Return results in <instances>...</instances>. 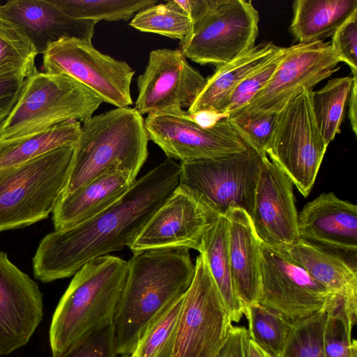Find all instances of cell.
<instances>
[{"mask_svg":"<svg viewBox=\"0 0 357 357\" xmlns=\"http://www.w3.org/2000/svg\"><path fill=\"white\" fill-rule=\"evenodd\" d=\"M195 267L183 297L172 357H215L232 326L203 254L197 257Z\"/></svg>","mask_w":357,"mask_h":357,"instance_id":"obj_10","label":"cell"},{"mask_svg":"<svg viewBox=\"0 0 357 357\" xmlns=\"http://www.w3.org/2000/svg\"><path fill=\"white\" fill-rule=\"evenodd\" d=\"M128 270V261L107 255L90 260L74 274L50 327L53 356L89 333L112 324Z\"/></svg>","mask_w":357,"mask_h":357,"instance_id":"obj_3","label":"cell"},{"mask_svg":"<svg viewBox=\"0 0 357 357\" xmlns=\"http://www.w3.org/2000/svg\"><path fill=\"white\" fill-rule=\"evenodd\" d=\"M136 179L128 172L112 169L63 194L52 212L55 230L82 222L105 210L126 193Z\"/></svg>","mask_w":357,"mask_h":357,"instance_id":"obj_22","label":"cell"},{"mask_svg":"<svg viewBox=\"0 0 357 357\" xmlns=\"http://www.w3.org/2000/svg\"><path fill=\"white\" fill-rule=\"evenodd\" d=\"M206 82L178 50L157 49L137 79L134 109L142 116L188 109Z\"/></svg>","mask_w":357,"mask_h":357,"instance_id":"obj_16","label":"cell"},{"mask_svg":"<svg viewBox=\"0 0 357 357\" xmlns=\"http://www.w3.org/2000/svg\"><path fill=\"white\" fill-rule=\"evenodd\" d=\"M311 91L291 98L279 112L266 152L304 197L309 195L314 185L328 146L316 124Z\"/></svg>","mask_w":357,"mask_h":357,"instance_id":"obj_9","label":"cell"},{"mask_svg":"<svg viewBox=\"0 0 357 357\" xmlns=\"http://www.w3.org/2000/svg\"><path fill=\"white\" fill-rule=\"evenodd\" d=\"M354 77L333 78L311 91L310 101L317 128L327 146L340 132Z\"/></svg>","mask_w":357,"mask_h":357,"instance_id":"obj_28","label":"cell"},{"mask_svg":"<svg viewBox=\"0 0 357 357\" xmlns=\"http://www.w3.org/2000/svg\"><path fill=\"white\" fill-rule=\"evenodd\" d=\"M340 62L331 42L298 43L287 47L268 82L238 111L252 116L280 112L291 98L304 91L312 90L318 83L338 70Z\"/></svg>","mask_w":357,"mask_h":357,"instance_id":"obj_14","label":"cell"},{"mask_svg":"<svg viewBox=\"0 0 357 357\" xmlns=\"http://www.w3.org/2000/svg\"><path fill=\"white\" fill-rule=\"evenodd\" d=\"M331 47L342 62L357 72V11L354 13L332 36Z\"/></svg>","mask_w":357,"mask_h":357,"instance_id":"obj_39","label":"cell"},{"mask_svg":"<svg viewBox=\"0 0 357 357\" xmlns=\"http://www.w3.org/2000/svg\"><path fill=\"white\" fill-rule=\"evenodd\" d=\"M220 215L178 184L128 247L133 254L162 248L201 251L204 235Z\"/></svg>","mask_w":357,"mask_h":357,"instance_id":"obj_15","label":"cell"},{"mask_svg":"<svg viewBox=\"0 0 357 357\" xmlns=\"http://www.w3.org/2000/svg\"><path fill=\"white\" fill-rule=\"evenodd\" d=\"M73 18L93 20H128L134 13L155 5L156 0H52Z\"/></svg>","mask_w":357,"mask_h":357,"instance_id":"obj_32","label":"cell"},{"mask_svg":"<svg viewBox=\"0 0 357 357\" xmlns=\"http://www.w3.org/2000/svg\"><path fill=\"white\" fill-rule=\"evenodd\" d=\"M75 146L0 170V231L46 219L63 195Z\"/></svg>","mask_w":357,"mask_h":357,"instance_id":"obj_6","label":"cell"},{"mask_svg":"<svg viewBox=\"0 0 357 357\" xmlns=\"http://www.w3.org/2000/svg\"><path fill=\"white\" fill-rule=\"evenodd\" d=\"M184 295L166 309L148 328L132 357H172Z\"/></svg>","mask_w":357,"mask_h":357,"instance_id":"obj_33","label":"cell"},{"mask_svg":"<svg viewBox=\"0 0 357 357\" xmlns=\"http://www.w3.org/2000/svg\"><path fill=\"white\" fill-rule=\"evenodd\" d=\"M280 47L272 42L260 43L233 61L218 66L206 78L203 89L188 109V114L192 116L209 114L222 118L225 105L232 91Z\"/></svg>","mask_w":357,"mask_h":357,"instance_id":"obj_24","label":"cell"},{"mask_svg":"<svg viewBox=\"0 0 357 357\" xmlns=\"http://www.w3.org/2000/svg\"><path fill=\"white\" fill-rule=\"evenodd\" d=\"M290 32L298 43L324 41L357 11V0H296Z\"/></svg>","mask_w":357,"mask_h":357,"instance_id":"obj_25","label":"cell"},{"mask_svg":"<svg viewBox=\"0 0 357 357\" xmlns=\"http://www.w3.org/2000/svg\"><path fill=\"white\" fill-rule=\"evenodd\" d=\"M248 339V329L232 325L225 343L215 357H246Z\"/></svg>","mask_w":357,"mask_h":357,"instance_id":"obj_41","label":"cell"},{"mask_svg":"<svg viewBox=\"0 0 357 357\" xmlns=\"http://www.w3.org/2000/svg\"><path fill=\"white\" fill-rule=\"evenodd\" d=\"M258 25L259 13L250 1L214 0L193 22L192 33L179 50L197 63L218 67L256 45Z\"/></svg>","mask_w":357,"mask_h":357,"instance_id":"obj_7","label":"cell"},{"mask_svg":"<svg viewBox=\"0 0 357 357\" xmlns=\"http://www.w3.org/2000/svg\"><path fill=\"white\" fill-rule=\"evenodd\" d=\"M38 52L24 31L0 14V76L36 69Z\"/></svg>","mask_w":357,"mask_h":357,"instance_id":"obj_31","label":"cell"},{"mask_svg":"<svg viewBox=\"0 0 357 357\" xmlns=\"http://www.w3.org/2000/svg\"><path fill=\"white\" fill-rule=\"evenodd\" d=\"M144 126L149 139L174 160L219 158L250 147L227 116L204 126L178 109L149 114Z\"/></svg>","mask_w":357,"mask_h":357,"instance_id":"obj_12","label":"cell"},{"mask_svg":"<svg viewBox=\"0 0 357 357\" xmlns=\"http://www.w3.org/2000/svg\"><path fill=\"white\" fill-rule=\"evenodd\" d=\"M112 322L117 354L131 355L151 324L190 287L195 272L189 249L133 254Z\"/></svg>","mask_w":357,"mask_h":357,"instance_id":"obj_2","label":"cell"},{"mask_svg":"<svg viewBox=\"0 0 357 357\" xmlns=\"http://www.w3.org/2000/svg\"><path fill=\"white\" fill-rule=\"evenodd\" d=\"M286 50L287 47H281L236 87L225 105L223 116L244 107L266 86L284 57Z\"/></svg>","mask_w":357,"mask_h":357,"instance_id":"obj_37","label":"cell"},{"mask_svg":"<svg viewBox=\"0 0 357 357\" xmlns=\"http://www.w3.org/2000/svg\"><path fill=\"white\" fill-rule=\"evenodd\" d=\"M116 355L112 324L82 337L53 357H116Z\"/></svg>","mask_w":357,"mask_h":357,"instance_id":"obj_38","label":"cell"},{"mask_svg":"<svg viewBox=\"0 0 357 357\" xmlns=\"http://www.w3.org/2000/svg\"><path fill=\"white\" fill-rule=\"evenodd\" d=\"M354 77L352 87L349 98V118L350 120L351 128L356 135L357 134V121H356V112H357V98H356V84H357V72H351Z\"/></svg>","mask_w":357,"mask_h":357,"instance_id":"obj_42","label":"cell"},{"mask_svg":"<svg viewBox=\"0 0 357 357\" xmlns=\"http://www.w3.org/2000/svg\"><path fill=\"white\" fill-rule=\"evenodd\" d=\"M246 357H273L264 349L261 348L250 337L247 343Z\"/></svg>","mask_w":357,"mask_h":357,"instance_id":"obj_43","label":"cell"},{"mask_svg":"<svg viewBox=\"0 0 357 357\" xmlns=\"http://www.w3.org/2000/svg\"><path fill=\"white\" fill-rule=\"evenodd\" d=\"M81 122L70 120L10 142H0V170L25 162L61 147L75 146Z\"/></svg>","mask_w":357,"mask_h":357,"instance_id":"obj_27","label":"cell"},{"mask_svg":"<svg viewBox=\"0 0 357 357\" xmlns=\"http://www.w3.org/2000/svg\"><path fill=\"white\" fill-rule=\"evenodd\" d=\"M130 25L140 31L178 39L182 43L190 36L193 22L176 0H171L138 12Z\"/></svg>","mask_w":357,"mask_h":357,"instance_id":"obj_29","label":"cell"},{"mask_svg":"<svg viewBox=\"0 0 357 357\" xmlns=\"http://www.w3.org/2000/svg\"><path fill=\"white\" fill-rule=\"evenodd\" d=\"M228 220L229 256L236 293L245 306L258 303L260 291V241L248 213L230 208Z\"/></svg>","mask_w":357,"mask_h":357,"instance_id":"obj_23","label":"cell"},{"mask_svg":"<svg viewBox=\"0 0 357 357\" xmlns=\"http://www.w3.org/2000/svg\"><path fill=\"white\" fill-rule=\"evenodd\" d=\"M130 357H132V355H130Z\"/></svg>","mask_w":357,"mask_h":357,"instance_id":"obj_44","label":"cell"},{"mask_svg":"<svg viewBox=\"0 0 357 357\" xmlns=\"http://www.w3.org/2000/svg\"><path fill=\"white\" fill-rule=\"evenodd\" d=\"M264 158L249 147L222 158L181 162L178 185L199 195L220 215L238 208L251 217Z\"/></svg>","mask_w":357,"mask_h":357,"instance_id":"obj_8","label":"cell"},{"mask_svg":"<svg viewBox=\"0 0 357 357\" xmlns=\"http://www.w3.org/2000/svg\"><path fill=\"white\" fill-rule=\"evenodd\" d=\"M180 169L167 158L105 210L45 236L33 258L35 278L43 282L68 278L90 260L129 247L178 185Z\"/></svg>","mask_w":357,"mask_h":357,"instance_id":"obj_1","label":"cell"},{"mask_svg":"<svg viewBox=\"0 0 357 357\" xmlns=\"http://www.w3.org/2000/svg\"><path fill=\"white\" fill-rule=\"evenodd\" d=\"M199 253L204 255L231 322L238 323L245 313V305L238 296L232 279L229 256L228 220L218 217L203 238Z\"/></svg>","mask_w":357,"mask_h":357,"instance_id":"obj_26","label":"cell"},{"mask_svg":"<svg viewBox=\"0 0 357 357\" xmlns=\"http://www.w3.org/2000/svg\"><path fill=\"white\" fill-rule=\"evenodd\" d=\"M249 337L273 357H280L293 323L259 303L245 306Z\"/></svg>","mask_w":357,"mask_h":357,"instance_id":"obj_30","label":"cell"},{"mask_svg":"<svg viewBox=\"0 0 357 357\" xmlns=\"http://www.w3.org/2000/svg\"><path fill=\"white\" fill-rule=\"evenodd\" d=\"M82 123L63 194L112 169L136 178L149 154L142 116L130 107H116Z\"/></svg>","mask_w":357,"mask_h":357,"instance_id":"obj_4","label":"cell"},{"mask_svg":"<svg viewBox=\"0 0 357 357\" xmlns=\"http://www.w3.org/2000/svg\"><path fill=\"white\" fill-rule=\"evenodd\" d=\"M43 317L38 284L0 251V355L25 346Z\"/></svg>","mask_w":357,"mask_h":357,"instance_id":"obj_17","label":"cell"},{"mask_svg":"<svg viewBox=\"0 0 357 357\" xmlns=\"http://www.w3.org/2000/svg\"><path fill=\"white\" fill-rule=\"evenodd\" d=\"M275 249V248H274ZM339 296L349 317L357 319V269L342 257L300 238L276 249Z\"/></svg>","mask_w":357,"mask_h":357,"instance_id":"obj_21","label":"cell"},{"mask_svg":"<svg viewBox=\"0 0 357 357\" xmlns=\"http://www.w3.org/2000/svg\"><path fill=\"white\" fill-rule=\"evenodd\" d=\"M258 303L294 323L327 312L341 299L282 252L260 241Z\"/></svg>","mask_w":357,"mask_h":357,"instance_id":"obj_13","label":"cell"},{"mask_svg":"<svg viewBox=\"0 0 357 357\" xmlns=\"http://www.w3.org/2000/svg\"><path fill=\"white\" fill-rule=\"evenodd\" d=\"M225 116L251 148L262 158L268 157L266 152L276 129L279 112L252 116L237 111Z\"/></svg>","mask_w":357,"mask_h":357,"instance_id":"obj_36","label":"cell"},{"mask_svg":"<svg viewBox=\"0 0 357 357\" xmlns=\"http://www.w3.org/2000/svg\"><path fill=\"white\" fill-rule=\"evenodd\" d=\"M102 103L75 79L36 69L26 78L10 114L0 123V142L17 140L70 120L83 122Z\"/></svg>","mask_w":357,"mask_h":357,"instance_id":"obj_5","label":"cell"},{"mask_svg":"<svg viewBox=\"0 0 357 357\" xmlns=\"http://www.w3.org/2000/svg\"><path fill=\"white\" fill-rule=\"evenodd\" d=\"M29 75L24 72H14L0 76V123L15 106L24 81Z\"/></svg>","mask_w":357,"mask_h":357,"instance_id":"obj_40","label":"cell"},{"mask_svg":"<svg viewBox=\"0 0 357 357\" xmlns=\"http://www.w3.org/2000/svg\"><path fill=\"white\" fill-rule=\"evenodd\" d=\"M293 183L268 157L263 159L256 185L252 222L259 241L278 249L300 239Z\"/></svg>","mask_w":357,"mask_h":357,"instance_id":"obj_18","label":"cell"},{"mask_svg":"<svg viewBox=\"0 0 357 357\" xmlns=\"http://www.w3.org/2000/svg\"><path fill=\"white\" fill-rule=\"evenodd\" d=\"M0 14L24 31L38 54L64 38L91 41L97 23L71 17L52 0H10L0 4Z\"/></svg>","mask_w":357,"mask_h":357,"instance_id":"obj_20","label":"cell"},{"mask_svg":"<svg viewBox=\"0 0 357 357\" xmlns=\"http://www.w3.org/2000/svg\"><path fill=\"white\" fill-rule=\"evenodd\" d=\"M298 231L300 238L356 260L357 206L333 192L305 205L298 216Z\"/></svg>","mask_w":357,"mask_h":357,"instance_id":"obj_19","label":"cell"},{"mask_svg":"<svg viewBox=\"0 0 357 357\" xmlns=\"http://www.w3.org/2000/svg\"><path fill=\"white\" fill-rule=\"evenodd\" d=\"M340 299L326 312L323 332L324 357H357V341L352 337L356 325Z\"/></svg>","mask_w":357,"mask_h":357,"instance_id":"obj_34","label":"cell"},{"mask_svg":"<svg viewBox=\"0 0 357 357\" xmlns=\"http://www.w3.org/2000/svg\"><path fill=\"white\" fill-rule=\"evenodd\" d=\"M43 54V72L66 75L102 101L123 108L132 105L130 85L135 75L125 61L96 50L91 41L64 38L50 44Z\"/></svg>","mask_w":357,"mask_h":357,"instance_id":"obj_11","label":"cell"},{"mask_svg":"<svg viewBox=\"0 0 357 357\" xmlns=\"http://www.w3.org/2000/svg\"><path fill=\"white\" fill-rule=\"evenodd\" d=\"M326 312L293 323L280 357H324L323 332Z\"/></svg>","mask_w":357,"mask_h":357,"instance_id":"obj_35","label":"cell"}]
</instances>
